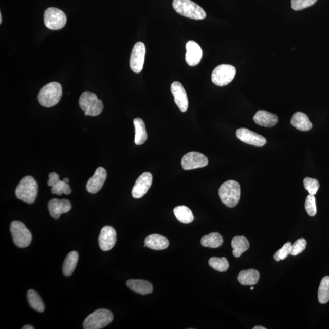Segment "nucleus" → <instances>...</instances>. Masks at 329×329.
<instances>
[{
	"label": "nucleus",
	"instance_id": "obj_3",
	"mask_svg": "<svg viewBox=\"0 0 329 329\" xmlns=\"http://www.w3.org/2000/svg\"><path fill=\"white\" fill-rule=\"evenodd\" d=\"M16 197L25 203L31 205L38 195V184L32 176L22 179L15 190Z\"/></svg>",
	"mask_w": 329,
	"mask_h": 329
},
{
	"label": "nucleus",
	"instance_id": "obj_32",
	"mask_svg": "<svg viewBox=\"0 0 329 329\" xmlns=\"http://www.w3.org/2000/svg\"><path fill=\"white\" fill-rule=\"evenodd\" d=\"M210 266L219 272H226L229 267V263L225 258H210L209 261Z\"/></svg>",
	"mask_w": 329,
	"mask_h": 329
},
{
	"label": "nucleus",
	"instance_id": "obj_30",
	"mask_svg": "<svg viewBox=\"0 0 329 329\" xmlns=\"http://www.w3.org/2000/svg\"><path fill=\"white\" fill-rule=\"evenodd\" d=\"M27 299L29 305L34 310L41 313L45 310L44 302H43L37 292L33 290V289H29L27 293Z\"/></svg>",
	"mask_w": 329,
	"mask_h": 329
},
{
	"label": "nucleus",
	"instance_id": "obj_28",
	"mask_svg": "<svg viewBox=\"0 0 329 329\" xmlns=\"http://www.w3.org/2000/svg\"><path fill=\"white\" fill-rule=\"evenodd\" d=\"M200 243L206 248H218L223 245V239L219 233H210L209 234L203 236L200 240Z\"/></svg>",
	"mask_w": 329,
	"mask_h": 329
},
{
	"label": "nucleus",
	"instance_id": "obj_17",
	"mask_svg": "<svg viewBox=\"0 0 329 329\" xmlns=\"http://www.w3.org/2000/svg\"><path fill=\"white\" fill-rule=\"evenodd\" d=\"M186 61L187 64L193 67L199 64L203 57V50L198 44L193 41L187 43Z\"/></svg>",
	"mask_w": 329,
	"mask_h": 329
},
{
	"label": "nucleus",
	"instance_id": "obj_2",
	"mask_svg": "<svg viewBox=\"0 0 329 329\" xmlns=\"http://www.w3.org/2000/svg\"><path fill=\"white\" fill-rule=\"evenodd\" d=\"M241 190L240 184L235 180H229L223 183L219 189V196L224 205L230 208L237 205Z\"/></svg>",
	"mask_w": 329,
	"mask_h": 329
},
{
	"label": "nucleus",
	"instance_id": "obj_5",
	"mask_svg": "<svg viewBox=\"0 0 329 329\" xmlns=\"http://www.w3.org/2000/svg\"><path fill=\"white\" fill-rule=\"evenodd\" d=\"M79 104L87 116H97L102 113L104 107L103 102L90 92H85L81 95Z\"/></svg>",
	"mask_w": 329,
	"mask_h": 329
},
{
	"label": "nucleus",
	"instance_id": "obj_15",
	"mask_svg": "<svg viewBox=\"0 0 329 329\" xmlns=\"http://www.w3.org/2000/svg\"><path fill=\"white\" fill-rule=\"evenodd\" d=\"M117 242V233L113 227L106 226L101 229L99 236V245L104 251H110Z\"/></svg>",
	"mask_w": 329,
	"mask_h": 329
},
{
	"label": "nucleus",
	"instance_id": "obj_9",
	"mask_svg": "<svg viewBox=\"0 0 329 329\" xmlns=\"http://www.w3.org/2000/svg\"><path fill=\"white\" fill-rule=\"evenodd\" d=\"M44 24L46 27L51 30H59L67 24V16L60 9L49 8L44 13Z\"/></svg>",
	"mask_w": 329,
	"mask_h": 329
},
{
	"label": "nucleus",
	"instance_id": "obj_18",
	"mask_svg": "<svg viewBox=\"0 0 329 329\" xmlns=\"http://www.w3.org/2000/svg\"><path fill=\"white\" fill-rule=\"evenodd\" d=\"M48 186L52 187L51 193L61 196L62 194L66 195H70L71 189L68 183L59 179V176L57 173L52 172L49 174Z\"/></svg>",
	"mask_w": 329,
	"mask_h": 329
},
{
	"label": "nucleus",
	"instance_id": "obj_34",
	"mask_svg": "<svg viewBox=\"0 0 329 329\" xmlns=\"http://www.w3.org/2000/svg\"><path fill=\"white\" fill-rule=\"evenodd\" d=\"M291 247L292 245L290 242L286 243L282 246V248L275 253L274 255L275 261L279 262L281 260H284L287 258L289 254H291Z\"/></svg>",
	"mask_w": 329,
	"mask_h": 329
},
{
	"label": "nucleus",
	"instance_id": "obj_39",
	"mask_svg": "<svg viewBox=\"0 0 329 329\" xmlns=\"http://www.w3.org/2000/svg\"><path fill=\"white\" fill-rule=\"evenodd\" d=\"M253 328H254V329H266V328H265L264 327H262V326H255Z\"/></svg>",
	"mask_w": 329,
	"mask_h": 329
},
{
	"label": "nucleus",
	"instance_id": "obj_41",
	"mask_svg": "<svg viewBox=\"0 0 329 329\" xmlns=\"http://www.w3.org/2000/svg\"><path fill=\"white\" fill-rule=\"evenodd\" d=\"M2 14H0V24H2Z\"/></svg>",
	"mask_w": 329,
	"mask_h": 329
},
{
	"label": "nucleus",
	"instance_id": "obj_33",
	"mask_svg": "<svg viewBox=\"0 0 329 329\" xmlns=\"http://www.w3.org/2000/svg\"><path fill=\"white\" fill-rule=\"evenodd\" d=\"M304 186L305 190H307L309 194L312 195H316L320 188V184L318 181L310 177H306L304 179Z\"/></svg>",
	"mask_w": 329,
	"mask_h": 329
},
{
	"label": "nucleus",
	"instance_id": "obj_26",
	"mask_svg": "<svg viewBox=\"0 0 329 329\" xmlns=\"http://www.w3.org/2000/svg\"><path fill=\"white\" fill-rule=\"evenodd\" d=\"M231 245L233 254L235 258H240L243 252L248 251L249 248V242L244 236H235L232 240Z\"/></svg>",
	"mask_w": 329,
	"mask_h": 329
},
{
	"label": "nucleus",
	"instance_id": "obj_1",
	"mask_svg": "<svg viewBox=\"0 0 329 329\" xmlns=\"http://www.w3.org/2000/svg\"><path fill=\"white\" fill-rule=\"evenodd\" d=\"M62 95L61 85L57 82H52L43 87L39 91L38 101L41 106L51 107L60 101Z\"/></svg>",
	"mask_w": 329,
	"mask_h": 329
},
{
	"label": "nucleus",
	"instance_id": "obj_20",
	"mask_svg": "<svg viewBox=\"0 0 329 329\" xmlns=\"http://www.w3.org/2000/svg\"><path fill=\"white\" fill-rule=\"evenodd\" d=\"M253 119L257 124L266 127L275 126L278 121L277 115L266 111L257 112Z\"/></svg>",
	"mask_w": 329,
	"mask_h": 329
},
{
	"label": "nucleus",
	"instance_id": "obj_7",
	"mask_svg": "<svg viewBox=\"0 0 329 329\" xmlns=\"http://www.w3.org/2000/svg\"><path fill=\"white\" fill-rule=\"evenodd\" d=\"M11 235L14 244L19 248H25L31 244L32 234L24 223L19 221L11 223Z\"/></svg>",
	"mask_w": 329,
	"mask_h": 329
},
{
	"label": "nucleus",
	"instance_id": "obj_8",
	"mask_svg": "<svg viewBox=\"0 0 329 329\" xmlns=\"http://www.w3.org/2000/svg\"><path fill=\"white\" fill-rule=\"evenodd\" d=\"M236 68L231 65L222 64L214 69L212 74L213 84L223 87L228 85L234 79Z\"/></svg>",
	"mask_w": 329,
	"mask_h": 329
},
{
	"label": "nucleus",
	"instance_id": "obj_12",
	"mask_svg": "<svg viewBox=\"0 0 329 329\" xmlns=\"http://www.w3.org/2000/svg\"><path fill=\"white\" fill-rule=\"evenodd\" d=\"M153 182V176L149 172H144L138 178L132 190V195L136 199H140L145 195Z\"/></svg>",
	"mask_w": 329,
	"mask_h": 329
},
{
	"label": "nucleus",
	"instance_id": "obj_42",
	"mask_svg": "<svg viewBox=\"0 0 329 329\" xmlns=\"http://www.w3.org/2000/svg\"><path fill=\"white\" fill-rule=\"evenodd\" d=\"M253 289H254V287H251V290H253Z\"/></svg>",
	"mask_w": 329,
	"mask_h": 329
},
{
	"label": "nucleus",
	"instance_id": "obj_4",
	"mask_svg": "<svg viewBox=\"0 0 329 329\" xmlns=\"http://www.w3.org/2000/svg\"><path fill=\"white\" fill-rule=\"evenodd\" d=\"M173 8L178 14L193 20H203L206 13L202 7L191 0H173Z\"/></svg>",
	"mask_w": 329,
	"mask_h": 329
},
{
	"label": "nucleus",
	"instance_id": "obj_37",
	"mask_svg": "<svg viewBox=\"0 0 329 329\" xmlns=\"http://www.w3.org/2000/svg\"><path fill=\"white\" fill-rule=\"evenodd\" d=\"M307 246V241L304 239H299L292 245L291 254L298 255L303 252Z\"/></svg>",
	"mask_w": 329,
	"mask_h": 329
},
{
	"label": "nucleus",
	"instance_id": "obj_36",
	"mask_svg": "<svg viewBox=\"0 0 329 329\" xmlns=\"http://www.w3.org/2000/svg\"><path fill=\"white\" fill-rule=\"evenodd\" d=\"M317 1V0H291V8L295 11H301L314 5Z\"/></svg>",
	"mask_w": 329,
	"mask_h": 329
},
{
	"label": "nucleus",
	"instance_id": "obj_25",
	"mask_svg": "<svg viewBox=\"0 0 329 329\" xmlns=\"http://www.w3.org/2000/svg\"><path fill=\"white\" fill-rule=\"evenodd\" d=\"M259 278V272L256 269H250L240 271L238 281L243 285H254L258 282Z\"/></svg>",
	"mask_w": 329,
	"mask_h": 329
},
{
	"label": "nucleus",
	"instance_id": "obj_10",
	"mask_svg": "<svg viewBox=\"0 0 329 329\" xmlns=\"http://www.w3.org/2000/svg\"><path fill=\"white\" fill-rule=\"evenodd\" d=\"M145 54V45L141 42L136 43L132 50L130 58V67L134 73L139 74L142 71Z\"/></svg>",
	"mask_w": 329,
	"mask_h": 329
},
{
	"label": "nucleus",
	"instance_id": "obj_38",
	"mask_svg": "<svg viewBox=\"0 0 329 329\" xmlns=\"http://www.w3.org/2000/svg\"><path fill=\"white\" fill-rule=\"evenodd\" d=\"M23 329H34V327L30 325H26L25 326L22 327Z\"/></svg>",
	"mask_w": 329,
	"mask_h": 329
},
{
	"label": "nucleus",
	"instance_id": "obj_40",
	"mask_svg": "<svg viewBox=\"0 0 329 329\" xmlns=\"http://www.w3.org/2000/svg\"><path fill=\"white\" fill-rule=\"evenodd\" d=\"M63 181H64L66 183H68L69 182V179L68 178H64L63 180H62Z\"/></svg>",
	"mask_w": 329,
	"mask_h": 329
},
{
	"label": "nucleus",
	"instance_id": "obj_11",
	"mask_svg": "<svg viewBox=\"0 0 329 329\" xmlns=\"http://www.w3.org/2000/svg\"><path fill=\"white\" fill-rule=\"evenodd\" d=\"M209 163L208 159L204 154L192 151L188 153L182 157L181 164L184 170H190L199 168L205 167Z\"/></svg>",
	"mask_w": 329,
	"mask_h": 329
},
{
	"label": "nucleus",
	"instance_id": "obj_13",
	"mask_svg": "<svg viewBox=\"0 0 329 329\" xmlns=\"http://www.w3.org/2000/svg\"><path fill=\"white\" fill-rule=\"evenodd\" d=\"M238 139L246 144L255 147H263L266 143L264 137L246 128H240L236 132Z\"/></svg>",
	"mask_w": 329,
	"mask_h": 329
},
{
	"label": "nucleus",
	"instance_id": "obj_21",
	"mask_svg": "<svg viewBox=\"0 0 329 329\" xmlns=\"http://www.w3.org/2000/svg\"><path fill=\"white\" fill-rule=\"evenodd\" d=\"M128 288L140 295L150 294L153 291V286L150 282L141 279H130L126 282Z\"/></svg>",
	"mask_w": 329,
	"mask_h": 329
},
{
	"label": "nucleus",
	"instance_id": "obj_23",
	"mask_svg": "<svg viewBox=\"0 0 329 329\" xmlns=\"http://www.w3.org/2000/svg\"><path fill=\"white\" fill-rule=\"evenodd\" d=\"M291 124L296 129L302 131H310L312 123L307 115L301 112H297L293 115Z\"/></svg>",
	"mask_w": 329,
	"mask_h": 329
},
{
	"label": "nucleus",
	"instance_id": "obj_16",
	"mask_svg": "<svg viewBox=\"0 0 329 329\" xmlns=\"http://www.w3.org/2000/svg\"><path fill=\"white\" fill-rule=\"evenodd\" d=\"M107 178L106 170L103 167H98L94 176L88 180L86 189L92 194L97 193L103 187Z\"/></svg>",
	"mask_w": 329,
	"mask_h": 329
},
{
	"label": "nucleus",
	"instance_id": "obj_35",
	"mask_svg": "<svg viewBox=\"0 0 329 329\" xmlns=\"http://www.w3.org/2000/svg\"><path fill=\"white\" fill-rule=\"evenodd\" d=\"M305 209L309 216H315L316 215L317 209L314 195H309L307 197L305 203Z\"/></svg>",
	"mask_w": 329,
	"mask_h": 329
},
{
	"label": "nucleus",
	"instance_id": "obj_22",
	"mask_svg": "<svg viewBox=\"0 0 329 329\" xmlns=\"http://www.w3.org/2000/svg\"><path fill=\"white\" fill-rule=\"evenodd\" d=\"M169 246V240L159 234L150 235L144 240V246L153 250L166 249Z\"/></svg>",
	"mask_w": 329,
	"mask_h": 329
},
{
	"label": "nucleus",
	"instance_id": "obj_19",
	"mask_svg": "<svg viewBox=\"0 0 329 329\" xmlns=\"http://www.w3.org/2000/svg\"><path fill=\"white\" fill-rule=\"evenodd\" d=\"M48 207L52 218L58 219L62 214L70 211L71 205L67 199H52L49 200Z\"/></svg>",
	"mask_w": 329,
	"mask_h": 329
},
{
	"label": "nucleus",
	"instance_id": "obj_31",
	"mask_svg": "<svg viewBox=\"0 0 329 329\" xmlns=\"http://www.w3.org/2000/svg\"><path fill=\"white\" fill-rule=\"evenodd\" d=\"M318 301L321 304H326L329 301V276H325L321 280L318 289Z\"/></svg>",
	"mask_w": 329,
	"mask_h": 329
},
{
	"label": "nucleus",
	"instance_id": "obj_14",
	"mask_svg": "<svg viewBox=\"0 0 329 329\" xmlns=\"http://www.w3.org/2000/svg\"><path fill=\"white\" fill-rule=\"evenodd\" d=\"M171 92L173 95L174 102H175L177 106L179 107L181 112L185 113L188 109L189 100L182 84L178 81L173 82L171 85Z\"/></svg>",
	"mask_w": 329,
	"mask_h": 329
},
{
	"label": "nucleus",
	"instance_id": "obj_29",
	"mask_svg": "<svg viewBox=\"0 0 329 329\" xmlns=\"http://www.w3.org/2000/svg\"><path fill=\"white\" fill-rule=\"evenodd\" d=\"M173 212L176 218L181 223L189 224L193 221L194 216L192 210L187 206H177L174 209Z\"/></svg>",
	"mask_w": 329,
	"mask_h": 329
},
{
	"label": "nucleus",
	"instance_id": "obj_24",
	"mask_svg": "<svg viewBox=\"0 0 329 329\" xmlns=\"http://www.w3.org/2000/svg\"><path fill=\"white\" fill-rule=\"evenodd\" d=\"M134 124L136 132L134 142L136 145H141L146 142L148 138L145 124L142 119L137 118L134 120Z\"/></svg>",
	"mask_w": 329,
	"mask_h": 329
},
{
	"label": "nucleus",
	"instance_id": "obj_6",
	"mask_svg": "<svg viewBox=\"0 0 329 329\" xmlns=\"http://www.w3.org/2000/svg\"><path fill=\"white\" fill-rule=\"evenodd\" d=\"M113 319V314L110 310L104 308L98 309L85 319L83 327L85 329L103 328L109 324Z\"/></svg>",
	"mask_w": 329,
	"mask_h": 329
},
{
	"label": "nucleus",
	"instance_id": "obj_27",
	"mask_svg": "<svg viewBox=\"0 0 329 329\" xmlns=\"http://www.w3.org/2000/svg\"><path fill=\"white\" fill-rule=\"evenodd\" d=\"M79 255L77 252L72 251L66 257L63 266H62V272L65 276H70L75 271L77 265Z\"/></svg>",
	"mask_w": 329,
	"mask_h": 329
}]
</instances>
